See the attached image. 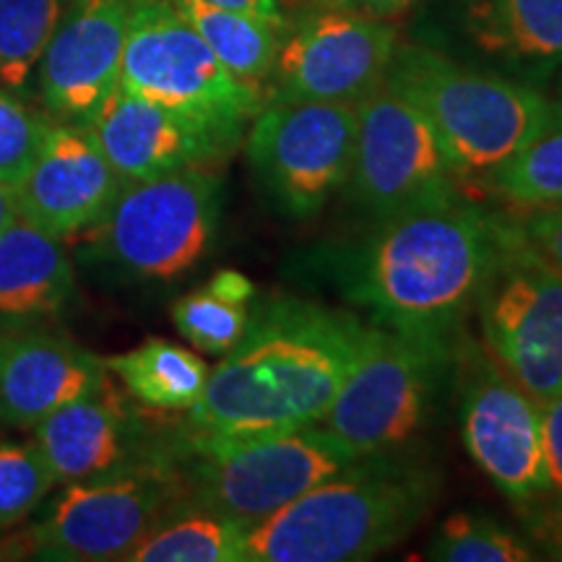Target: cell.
Instances as JSON below:
<instances>
[{"instance_id":"1","label":"cell","mask_w":562,"mask_h":562,"mask_svg":"<svg viewBox=\"0 0 562 562\" xmlns=\"http://www.w3.org/2000/svg\"><path fill=\"white\" fill-rule=\"evenodd\" d=\"M364 323L321 302L277 294L250 313L243 339L209 370L186 427L281 432L318 425L360 351Z\"/></svg>"},{"instance_id":"2","label":"cell","mask_w":562,"mask_h":562,"mask_svg":"<svg viewBox=\"0 0 562 562\" xmlns=\"http://www.w3.org/2000/svg\"><path fill=\"white\" fill-rule=\"evenodd\" d=\"M508 216L453 201L383 220L360 250L351 297L381 326L448 334L480 297Z\"/></svg>"},{"instance_id":"3","label":"cell","mask_w":562,"mask_h":562,"mask_svg":"<svg viewBox=\"0 0 562 562\" xmlns=\"http://www.w3.org/2000/svg\"><path fill=\"white\" fill-rule=\"evenodd\" d=\"M438 476L398 451L362 456L245 531V562H357L427 516Z\"/></svg>"},{"instance_id":"4","label":"cell","mask_w":562,"mask_h":562,"mask_svg":"<svg viewBox=\"0 0 562 562\" xmlns=\"http://www.w3.org/2000/svg\"><path fill=\"white\" fill-rule=\"evenodd\" d=\"M385 81L427 117L463 182L487 186L552 112L531 83L467 68L425 45H398Z\"/></svg>"},{"instance_id":"5","label":"cell","mask_w":562,"mask_h":562,"mask_svg":"<svg viewBox=\"0 0 562 562\" xmlns=\"http://www.w3.org/2000/svg\"><path fill=\"white\" fill-rule=\"evenodd\" d=\"M188 501L250 529L302 492L339 474L357 456L318 425L281 432H203L172 442Z\"/></svg>"},{"instance_id":"6","label":"cell","mask_w":562,"mask_h":562,"mask_svg":"<svg viewBox=\"0 0 562 562\" xmlns=\"http://www.w3.org/2000/svg\"><path fill=\"white\" fill-rule=\"evenodd\" d=\"M121 87L201 125L229 149L269 102L263 87L222 66L170 0H133Z\"/></svg>"},{"instance_id":"7","label":"cell","mask_w":562,"mask_h":562,"mask_svg":"<svg viewBox=\"0 0 562 562\" xmlns=\"http://www.w3.org/2000/svg\"><path fill=\"white\" fill-rule=\"evenodd\" d=\"M26 531V552L42 560H125L140 539L188 501L172 448L91 480L60 484Z\"/></svg>"},{"instance_id":"8","label":"cell","mask_w":562,"mask_h":562,"mask_svg":"<svg viewBox=\"0 0 562 562\" xmlns=\"http://www.w3.org/2000/svg\"><path fill=\"white\" fill-rule=\"evenodd\" d=\"M220 216L222 180L211 167L128 182L89 229L91 258L131 281H175L211 250Z\"/></svg>"},{"instance_id":"9","label":"cell","mask_w":562,"mask_h":562,"mask_svg":"<svg viewBox=\"0 0 562 562\" xmlns=\"http://www.w3.org/2000/svg\"><path fill=\"white\" fill-rule=\"evenodd\" d=\"M446 364V334L368 326L318 425L357 459L402 451L430 419Z\"/></svg>"},{"instance_id":"10","label":"cell","mask_w":562,"mask_h":562,"mask_svg":"<svg viewBox=\"0 0 562 562\" xmlns=\"http://www.w3.org/2000/svg\"><path fill=\"white\" fill-rule=\"evenodd\" d=\"M484 351L533 402L562 393V273L524 240L508 214L503 248L476 297Z\"/></svg>"},{"instance_id":"11","label":"cell","mask_w":562,"mask_h":562,"mask_svg":"<svg viewBox=\"0 0 562 562\" xmlns=\"http://www.w3.org/2000/svg\"><path fill=\"white\" fill-rule=\"evenodd\" d=\"M357 108L351 199L375 220L409 214L459 199V175L427 117L389 81L364 94Z\"/></svg>"},{"instance_id":"12","label":"cell","mask_w":562,"mask_h":562,"mask_svg":"<svg viewBox=\"0 0 562 562\" xmlns=\"http://www.w3.org/2000/svg\"><path fill=\"white\" fill-rule=\"evenodd\" d=\"M351 102H266L248 125L245 154L263 191L294 220H307L347 188L355 159Z\"/></svg>"},{"instance_id":"13","label":"cell","mask_w":562,"mask_h":562,"mask_svg":"<svg viewBox=\"0 0 562 562\" xmlns=\"http://www.w3.org/2000/svg\"><path fill=\"white\" fill-rule=\"evenodd\" d=\"M398 47L385 19L313 9L286 26L271 68V102H351L381 87Z\"/></svg>"},{"instance_id":"14","label":"cell","mask_w":562,"mask_h":562,"mask_svg":"<svg viewBox=\"0 0 562 562\" xmlns=\"http://www.w3.org/2000/svg\"><path fill=\"white\" fill-rule=\"evenodd\" d=\"M461 440L487 480L516 505L550 492L542 404L487 351H472L461 393Z\"/></svg>"},{"instance_id":"15","label":"cell","mask_w":562,"mask_h":562,"mask_svg":"<svg viewBox=\"0 0 562 562\" xmlns=\"http://www.w3.org/2000/svg\"><path fill=\"white\" fill-rule=\"evenodd\" d=\"M131 9L133 0H68L37 66L53 121L91 125L117 89Z\"/></svg>"},{"instance_id":"16","label":"cell","mask_w":562,"mask_h":562,"mask_svg":"<svg viewBox=\"0 0 562 562\" xmlns=\"http://www.w3.org/2000/svg\"><path fill=\"white\" fill-rule=\"evenodd\" d=\"M121 191L123 180L89 125L53 121L30 175L13 195L21 220L66 240L100 224Z\"/></svg>"},{"instance_id":"17","label":"cell","mask_w":562,"mask_h":562,"mask_svg":"<svg viewBox=\"0 0 562 562\" xmlns=\"http://www.w3.org/2000/svg\"><path fill=\"white\" fill-rule=\"evenodd\" d=\"M108 364L45 321H0V422L32 430L94 389Z\"/></svg>"},{"instance_id":"18","label":"cell","mask_w":562,"mask_h":562,"mask_svg":"<svg viewBox=\"0 0 562 562\" xmlns=\"http://www.w3.org/2000/svg\"><path fill=\"white\" fill-rule=\"evenodd\" d=\"M89 128L123 186L188 167H214L232 154L214 133L133 94L121 83Z\"/></svg>"},{"instance_id":"19","label":"cell","mask_w":562,"mask_h":562,"mask_svg":"<svg viewBox=\"0 0 562 562\" xmlns=\"http://www.w3.org/2000/svg\"><path fill=\"white\" fill-rule=\"evenodd\" d=\"M30 432L58 487L108 474L157 451L144 446V425L112 381V372L91 391L47 414Z\"/></svg>"},{"instance_id":"20","label":"cell","mask_w":562,"mask_h":562,"mask_svg":"<svg viewBox=\"0 0 562 562\" xmlns=\"http://www.w3.org/2000/svg\"><path fill=\"white\" fill-rule=\"evenodd\" d=\"M76 290L63 237L21 216L0 232V321H50L74 302Z\"/></svg>"},{"instance_id":"21","label":"cell","mask_w":562,"mask_h":562,"mask_svg":"<svg viewBox=\"0 0 562 562\" xmlns=\"http://www.w3.org/2000/svg\"><path fill=\"white\" fill-rule=\"evenodd\" d=\"M469 45L529 74L562 66V0H453Z\"/></svg>"},{"instance_id":"22","label":"cell","mask_w":562,"mask_h":562,"mask_svg":"<svg viewBox=\"0 0 562 562\" xmlns=\"http://www.w3.org/2000/svg\"><path fill=\"white\" fill-rule=\"evenodd\" d=\"M104 364L131 398L157 412H191L209 381V364L199 355L159 336Z\"/></svg>"},{"instance_id":"23","label":"cell","mask_w":562,"mask_h":562,"mask_svg":"<svg viewBox=\"0 0 562 562\" xmlns=\"http://www.w3.org/2000/svg\"><path fill=\"white\" fill-rule=\"evenodd\" d=\"M245 531L248 526L186 503L128 552L125 562H245Z\"/></svg>"},{"instance_id":"24","label":"cell","mask_w":562,"mask_h":562,"mask_svg":"<svg viewBox=\"0 0 562 562\" xmlns=\"http://www.w3.org/2000/svg\"><path fill=\"white\" fill-rule=\"evenodd\" d=\"M170 3L201 34V40L229 74L258 87L269 79L286 30L248 13L220 9L209 0H170Z\"/></svg>"},{"instance_id":"25","label":"cell","mask_w":562,"mask_h":562,"mask_svg":"<svg viewBox=\"0 0 562 562\" xmlns=\"http://www.w3.org/2000/svg\"><path fill=\"white\" fill-rule=\"evenodd\" d=\"M256 284L235 269L216 271L201 290L172 302L175 328L206 355L224 357L250 323Z\"/></svg>"},{"instance_id":"26","label":"cell","mask_w":562,"mask_h":562,"mask_svg":"<svg viewBox=\"0 0 562 562\" xmlns=\"http://www.w3.org/2000/svg\"><path fill=\"white\" fill-rule=\"evenodd\" d=\"M487 188L510 211H531L562 203V100L529 144L487 180Z\"/></svg>"},{"instance_id":"27","label":"cell","mask_w":562,"mask_h":562,"mask_svg":"<svg viewBox=\"0 0 562 562\" xmlns=\"http://www.w3.org/2000/svg\"><path fill=\"white\" fill-rule=\"evenodd\" d=\"M68 0H0V89L24 91Z\"/></svg>"},{"instance_id":"28","label":"cell","mask_w":562,"mask_h":562,"mask_svg":"<svg viewBox=\"0 0 562 562\" xmlns=\"http://www.w3.org/2000/svg\"><path fill=\"white\" fill-rule=\"evenodd\" d=\"M430 560L442 562H529L537 560L521 537L480 513H453L435 533Z\"/></svg>"},{"instance_id":"29","label":"cell","mask_w":562,"mask_h":562,"mask_svg":"<svg viewBox=\"0 0 562 562\" xmlns=\"http://www.w3.org/2000/svg\"><path fill=\"white\" fill-rule=\"evenodd\" d=\"M58 487L50 463L30 440H0V529L37 513Z\"/></svg>"},{"instance_id":"30","label":"cell","mask_w":562,"mask_h":562,"mask_svg":"<svg viewBox=\"0 0 562 562\" xmlns=\"http://www.w3.org/2000/svg\"><path fill=\"white\" fill-rule=\"evenodd\" d=\"M53 117L42 115L16 91L0 89V186L16 193L45 144Z\"/></svg>"},{"instance_id":"31","label":"cell","mask_w":562,"mask_h":562,"mask_svg":"<svg viewBox=\"0 0 562 562\" xmlns=\"http://www.w3.org/2000/svg\"><path fill=\"white\" fill-rule=\"evenodd\" d=\"M513 222L526 243L562 273V203L560 206L510 211Z\"/></svg>"},{"instance_id":"32","label":"cell","mask_w":562,"mask_h":562,"mask_svg":"<svg viewBox=\"0 0 562 562\" xmlns=\"http://www.w3.org/2000/svg\"><path fill=\"white\" fill-rule=\"evenodd\" d=\"M529 516V533L554 560H562V495L547 492L537 501L521 505Z\"/></svg>"},{"instance_id":"33","label":"cell","mask_w":562,"mask_h":562,"mask_svg":"<svg viewBox=\"0 0 562 562\" xmlns=\"http://www.w3.org/2000/svg\"><path fill=\"white\" fill-rule=\"evenodd\" d=\"M542 446L550 492L562 495V393L542 404Z\"/></svg>"},{"instance_id":"34","label":"cell","mask_w":562,"mask_h":562,"mask_svg":"<svg viewBox=\"0 0 562 562\" xmlns=\"http://www.w3.org/2000/svg\"><path fill=\"white\" fill-rule=\"evenodd\" d=\"M311 3L313 9H341L372 19H389L406 11L417 0H311Z\"/></svg>"},{"instance_id":"35","label":"cell","mask_w":562,"mask_h":562,"mask_svg":"<svg viewBox=\"0 0 562 562\" xmlns=\"http://www.w3.org/2000/svg\"><path fill=\"white\" fill-rule=\"evenodd\" d=\"M209 3L220 5V9L248 13V16L269 21V24L281 26V30H286V26H290L286 24L284 9H281V0H209Z\"/></svg>"},{"instance_id":"36","label":"cell","mask_w":562,"mask_h":562,"mask_svg":"<svg viewBox=\"0 0 562 562\" xmlns=\"http://www.w3.org/2000/svg\"><path fill=\"white\" fill-rule=\"evenodd\" d=\"M16 216H19L16 195H13V191H9L5 186H0V232L9 227Z\"/></svg>"}]
</instances>
